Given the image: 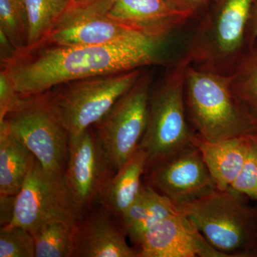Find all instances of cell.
I'll list each match as a JSON object with an SVG mask.
<instances>
[{
    "label": "cell",
    "mask_w": 257,
    "mask_h": 257,
    "mask_svg": "<svg viewBox=\"0 0 257 257\" xmlns=\"http://www.w3.org/2000/svg\"><path fill=\"white\" fill-rule=\"evenodd\" d=\"M230 187L257 200V145L255 140L242 170Z\"/></svg>",
    "instance_id": "d4e9b609"
},
{
    "label": "cell",
    "mask_w": 257,
    "mask_h": 257,
    "mask_svg": "<svg viewBox=\"0 0 257 257\" xmlns=\"http://www.w3.org/2000/svg\"><path fill=\"white\" fill-rule=\"evenodd\" d=\"M161 44L62 46L40 42L17 51L1 69L20 95L40 94L74 79L158 64Z\"/></svg>",
    "instance_id": "6da1fadb"
},
{
    "label": "cell",
    "mask_w": 257,
    "mask_h": 257,
    "mask_svg": "<svg viewBox=\"0 0 257 257\" xmlns=\"http://www.w3.org/2000/svg\"><path fill=\"white\" fill-rule=\"evenodd\" d=\"M47 170L64 174L69 134L51 105L46 92L20 95L0 121Z\"/></svg>",
    "instance_id": "52a82bcc"
},
{
    "label": "cell",
    "mask_w": 257,
    "mask_h": 257,
    "mask_svg": "<svg viewBox=\"0 0 257 257\" xmlns=\"http://www.w3.org/2000/svg\"><path fill=\"white\" fill-rule=\"evenodd\" d=\"M0 257H35L33 235L22 226H3L0 229Z\"/></svg>",
    "instance_id": "cb8c5ba5"
},
{
    "label": "cell",
    "mask_w": 257,
    "mask_h": 257,
    "mask_svg": "<svg viewBox=\"0 0 257 257\" xmlns=\"http://www.w3.org/2000/svg\"><path fill=\"white\" fill-rule=\"evenodd\" d=\"M29 19L28 47L41 42L71 0H24Z\"/></svg>",
    "instance_id": "7402d4cb"
},
{
    "label": "cell",
    "mask_w": 257,
    "mask_h": 257,
    "mask_svg": "<svg viewBox=\"0 0 257 257\" xmlns=\"http://www.w3.org/2000/svg\"><path fill=\"white\" fill-rule=\"evenodd\" d=\"M147 160L146 152L139 147L113 176L98 203L119 220L141 191Z\"/></svg>",
    "instance_id": "e0dca14e"
},
{
    "label": "cell",
    "mask_w": 257,
    "mask_h": 257,
    "mask_svg": "<svg viewBox=\"0 0 257 257\" xmlns=\"http://www.w3.org/2000/svg\"><path fill=\"white\" fill-rule=\"evenodd\" d=\"M104 207H92L74 228V257H138L121 221Z\"/></svg>",
    "instance_id": "5bb4252c"
},
{
    "label": "cell",
    "mask_w": 257,
    "mask_h": 257,
    "mask_svg": "<svg viewBox=\"0 0 257 257\" xmlns=\"http://www.w3.org/2000/svg\"><path fill=\"white\" fill-rule=\"evenodd\" d=\"M226 257H257V207L231 187L177 205Z\"/></svg>",
    "instance_id": "277c9868"
},
{
    "label": "cell",
    "mask_w": 257,
    "mask_h": 257,
    "mask_svg": "<svg viewBox=\"0 0 257 257\" xmlns=\"http://www.w3.org/2000/svg\"><path fill=\"white\" fill-rule=\"evenodd\" d=\"M9 74L4 69L0 71V121L11 110L20 98Z\"/></svg>",
    "instance_id": "484cf974"
},
{
    "label": "cell",
    "mask_w": 257,
    "mask_h": 257,
    "mask_svg": "<svg viewBox=\"0 0 257 257\" xmlns=\"http://www.w3.org/2000/svg\"><path fill=\"white\" fill-rule=\"evenodd\" d=\"M16 196L0 194V224L7 226L13 220L15 214Z\"/></svg>",
    "instance_id": "83f0119b"
},
{
    "label": "cell",
    "mask_w": 257,
    "mask_h": 257,
    "mask_svg": "<svg viewBox=\"0 0 257 257\" xmlns=\"http://www.w3.org/2000/svg\"><path fill=\"white\" fill-rule=\"evenodd\" d=\"M184 99L194 133L206 141L214 143L254 133L256 120L235 97L229 76L189 64Z\"/></svg>",
    "instance_id": "3957f363"
},
{
    "label": "cell",
    "mask_w": 257,
    "mask_h": 257,
    "mask_svg": "<svg viewBox=\"0 0 257 257\" xmlns=\"http://www.w3.org/2000/svg\"><path fill=\"white\" fill-rule=\"evenodd\" d=\"M191 64L184 54L152 88L147 127L140 146L148 156L147 166L193 145L195 133L184 99L186 71Z\"/></svg>",
    "instance_id": "5b68a950"
},
{
    "label": "cell",
    "mask_w": 257,
    "mask_h": 257,
    "mask_svg": "<svg viewBox=\"0 0 257 257\" xmlns=\"http://www.w3.org/2000/svg\"><path fill=\"white\" fill-rule=\"evenodd\" d=\"M178 211L177 205L170 199L144 182L138 197L125 211L120 221L130 241L137 248L147 230Z\"/></svg>",
    "instance_id": "ac0fdd59"
},
{
    "label": "cell",
    "mask_w": 257,
    "mask_h": 257,
    "mask_svg": "<svg viewBox=\"0 0 257 257\" xmlns=\"http://www.w3.org/2000/svg\"><path fill=\"white\" fill-rule=\"evenodd\" d=\"M16 47L10 41V39L7 37L4 32L0 30V58L1 64L5 63L7 61L10 60L16 53Z\"/></svg>",
    "instance_id": "f1b7e54d"
},
{
    "label": "cell",
    "mask_w": 257,
    "mask_h": 257,
    "mask_svg": "<svg viewBox=\"0 0 257 257\" xmlns=\"http://www.w3.org/2000/svg\"><path fill=\"white\" fill-rule=\"evenodd\" d=\"M76 224L53 221L37 230L32 234L35 257H74Z\"/></svg>",
    "instance_id": "44dd1931"
},
{
    "label": "cell",
    "mask_w": 257,
    "mask_h": 257,
    "mask_svg": "<svg viewBox=\"0 0 257 257\" xmlns=\"http://www.w3.org/2000/svg\"><path fill=\"white\" fill-rule=\"evenodd\" d=\"M71 1H82V0H71Z\"/></svg>",
    "instance_id": "1f68e13d"
},
{
    "label": "cell",
    "mask_w": 257,
    "mask_h": 257,
    "mask_svg": "<svg viewBox=\"0 0 257 257\" xmlns=\"http://www.w3.org/2000/svg\"><path fill=\"white\" fill-rule=\"evenodd\" d=\"M179 11L192 19L204 13L209 0H169Z\"/></svg>",
    "instance_id": "4316f807"
},
{
    "label": "cell",
    "mask_w": 257,
    "mask_h": 257,
    "mask_svg": "<svg viewBox=\"0 0 257 257\" xmlns=\"http://www.w3.org/2000/svg\"><path fill=\"white\" fill-rule=\"evenodd\" d=\"M136 249L138 257H226L179 211L147 230Z\"/></svg>",
    "instance_id": "4fadbf2b"
},
{
    "label": "cell",
    "mask_w": 257,
    "mask_h": 257,
    "mask_svg": "<svg viewBox=\"0 0 257 257\" xmlns=\"http://www.w3.org/2000/svg\"><path fill=\"white\" fill-rule=\"evenodd\" d=\"M143 69L74 79L45 92L69 135H78L102 119L136 83Z\"/></svg>",
    "instance_id": "8992f818"
},
{
    "label": "cell",
    "mask_w": 257,
    "mask_h": 257,
    "mask_svg": "<svg viewBox=\"0 0 257 257\" xmlns=\"http://www.w3.org/2000/svg\"><path fill=\"white\" fill-rule=\"evenodd\" d=\"M35 160L28 147L0 123V194L16 196Z\"/></svg>",
    "instance_id": "d6986e66"
},
{
    "label": "cell",
    "mask_w": 257,
    "mask_h": 257,
    "mask_svg": "<svg viewBox=\"0 0 257 257\" xmlns=\"http://www.w3.org/2000/svg\"><path fill=\"white\" fill-rule=\"evenodd\" d=\"M254 3L255 0H209L186 52L192 64L229 76L254 46L250 38Z\"/></svg>",
    "instance_id": "7a4b0ae2"
},
{
    "label": "cell",
    "mask_w": 257,
    "mask_h": 257,
    "mask_svg": "<svg viewBox=\"0 0 257 257\" xmlns=\"http://www.w3.org/2000/svg\"><path fill=\"white\" fill-rule=\"evenodd\" d=\"M192 143L200 151L217 189L224 190L231 187L242 170L254 138L244 135L212 143L195 134Z\"/></svg>",
    "instance_id": "2e32d148"
},
{
    "label": "cell",
    "mask_w": 257,
    "mask_h": 257,
    "mask_svg": "<svg viewBox=\"0 0 257 257\" xmlns=\"http://www.w3.org/2000/svg\"><path fill=\"white\" fill-rule=\"evenodd\" d=\"M152 84V74L144 71L131 89L92 126L115 172L140 146L147 127Z\"/></svg>",
    "instance_id": "30bf717a"
},
{
    "label": "cell",
    "mask_w": 257,
    "mask_h": 257,
    "mask_svg": "<svg viewBox=\"0 0 257 257\" xmlns=\"http://www.w3.org/2000/svg\"><path fill=\"white\" fill-rule=\"evenodd\" d=\"M145 183L176 205L196 200L216 187L195 145L147 166Z\"/></svg>",
    "instance_id": "7c38bea8"
},
{
    "label": "cell",
    "mask_w": 257,
    "mask_h": 257,
    "mask_svg": "<svg viewBox=\"0 0 257 257\" xmlns=\"http://www.w3.org/2000/svg\"><path fill=\"white\" fill-rule=\"evenodd\" d=\"M250 38H251L252 45H256L257 42V0H255L252 13H251V23H250Z\"/></svg>",
    "instance_id": "f546056e"
},
{
    "label": "cell",
    "mask_w": 257,
    "mask_h": 257,
    "mask_svg": "<svg viewBox=\"0 0 257 257\" xmlns=\"http://www.w3.org/2000/svg\"><path fill=\"white\" fill-rule=\"evenodd\" d=\"M82 216L63 174L47 170L36 159L16 195L14 216L7 226H22L33 234L53 221L76 224Z\"/></svg>",
    "instance_id": "9c48e42d"
},
{
    "label": "cell",
    "mask_w": 257,
    "mask_h": 257,
    "mask_svg": "<svg viewBox=\"0 0 257 257\" xmlns=\"http://www.w3.org/2000/svg\"><path fill=\"white\" fill-rule=\"evenodd\" d=\"M0 30L17 50L28 47L29 19L24 0H0Z\"/></svg>",
    "instance_id": "603a6c76"
},
{
    "label": "cell",
    "mask_w": 257,
    "mask_h": 257,
    "mask_svg": "<svg viewBox=\"0 0 257 257\" xmlns=\"http://www.w3.org/2000/svg\"><path fill=\"white\" fill-rule=\"evenodd\" d=\"M253 138H254L255 142H256V144L257 145V121H256V128H255L254 133L253 134Z\"/></svg>",
    "instance_id": "4dcf8cb0"
},
{
    "label": "cell",
    "mask_w": 257,
    "mask_h": 257,
    "mask_svg": "<svg viewBox=\"0 0 257 257\" xmlns=\"http://www.w3.org/2000/svg\"><path fill=\"white\" fill-rule=\"evenodd\" d=\"M229 78L235 97L257 121V42L235 67Z\"/></svg>",
    "instance_id": "ffe728a7"
},
{
    "label": "cell",
    "mask_w": 257,
    "mask_h": 257,
    "mask_svg": "<svg viewBox=\"0 0 257 257\" xmlns=\"http://www.w3.org/2000/svg\"><path fill=\"white\" fill-rule=\"evenodd\" d=\"M109 16L157 42H163L191 19L169 0H113Z\"/></svg>",
    "instance_id": "9a60e30c"
},
{
    "label": "cell",
    "mask_w": 257,
    "mask_h": 257,
    "mask_svg": "<svg viewBox=\"0 0 257 257\" xmlns=\"http://www.w3.org/2000/svg\"><path fill=\"white\" fill-rule=\"evenodd\" d=\"M115 173L92 126L78 135H69L64 177L82 214L99 203Z\"/></svg>",
    "instance_id": "8fae6325"
},
{
    "label": "cell",
    "mask_w": 257,
    "mask_h": 257,
    "mask_svg": "<svg viewBox=\"0 0 257 257\" xmlns=\"http://www.w3.org/2000/svg\"><path fill=\"white\" fill-rule=\"evenodd\" d=\"M112 3L113 0L71 1L41 42L62 46L162 43L111 19L109 11Z\"/></svg>",
    "instance_id": "ba28073f"
}]
</instances>
